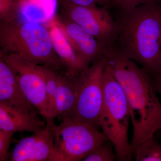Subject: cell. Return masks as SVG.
Listing matches in <instances>:
<instances>
[{"label":"cell","mask_w":161,"mask_h":161,"mask_svg":"<svg viewBox=\"0 0 161 161\" xmlns=\"http://www.w3.org/2000/svg\"><path fill=\"white\" fill-rule=\"evenodd\" d=\"M103 55L126 98L133 128L130 145L134 154L143 143L161 130V103L150 75L115 45L106 47Z\"/></svg>","instance_id":"1"},{"label":"cell","mask_w":161,"mask_h":161,"mask_svg":"<svg viewBox=\"0 0 161 161\" xmlns=\"http://www.w3.org/2000/svg\"><path fill=\"white\" fill-rule=\"evenodd\" d=\"M115 45L125 57L155 78L161 71V0L120 11L115 19Z\"/></svg>","instance_id":"2"},{"label":"cell","mask_w":161,"mask_h":161,"mask_svg":"<svg viewBox=\"0 0 161 161\" xmlns=\"http://www.w3.org/2000/svg\"><path fill=\"white\" fill-rule=\"evenodd\" d=\"M0 52L56 70H66L54 50L47 26L41 23L19 18L0 24Z\"/></svg>","instance_id":"3"},{"label":"cell","mask_w":161,"mask_h":161,"mask_svg":"<svg viewBox=\"0 0 161 161\" xmlns=\"http://www.w3.org/2000/svg\"><path fill=\"white\" fill-rule=\"evenodd\" d=\"M103 91L99 126L113 145L117 159L132 161L133 153L128 139L130 115L128 102L122 88L107 61Z\"/></svg>","instance_id":"4"},{"label":"cell","mask_w":161,"mask_h":161,"mask_svg":"<svg viewBox=\"0 0 161 161\" xmlns=\"http://www.w3.org/2000/svg\"><path fill=\"white\" fill-rule=\"evenodd\" d=\"M50 125L53 147L49 161H79L94 148L109 141L103 132L71 117Z\"/></svg>","instance_id":"5"},{"label":"cell","mask_w":161,"mask_h":161,"mask_svg":"<svg viewBox=\"0 0 161 161\" xmlns=\"http://www.w3.org/2000/svg\"><path fill=\"white\" fill-rule=\"evenodd\" d=\"M106 64L103 55L79 73L75 106L68 116L98 130L100 128L99 119L103 99V74Z\"/></svg>","instance_id":"6"},{"label":"cell","mask_w":161,"mask_h":161,"mask_svg":"<svg viewBox=\"0 0 161 161\" xmlns=\"http://www.w3.org/2000/svg\"><path fill=\"white\" fill-rule=\"evenodd\" d=\"M60 13L79 25L106 47L114 45L118 25L107 8L98 5L78 6L58 1Z\"/></svg>","instance_id":"7"},{"label":"cell","mask_w":161,"mask_h":161,"mask_svg":"<svg viewBox=\"0 0 161 161\" xmlns=\"http://www.w3.org/2000/svg\"><path fill=\"white\" fill-rule=\"evenodd\" d=\"M11 69L24 97L38 113L48 119L45 75L43 66L32 63L17 55L0 52Z\"/></svg>","instance_id":"8"},{"label":"cell","mask_w":161,"mask_h":161,"mask_svg":"<svg viewBox=\"0 0 161 161\" xmlns=\"http://www.w3.org/2000/svg\"><path fill=\"white\" fill-rule=\"evenodd\" d=\"M52 20L62 31L87 66L103 56L105 47L73 20L61 13Z\"/></svg>","instance_id":"9"},{"label":"cell","mask_w":161,"mask_h":161,"mask_svg":"<svg viewBox=\"0 0 161 161\" xmlns=\"http://www.w3.org/2000/svg\"><path fill=\"white\" fill-rule=\"evenodd\" d=\"M53 147L50 125L46 124L43 130L18 141L9 161H49Z\"/></svg>","instance_id":"10"},{"label":"cell","mask_w":161,"mask_h":161,"mask_svg":"<svg viewBox=\"0 0 161 161\" xmlns=\"http://www.w3.org/2000/svg\"><path fill=\"white\" fill-rule=\"evenodd\" d=\"M36 110L0 101V128L8 132L33 133L43 130L46 125L39 119Z\"/></svg>","instance_id":"11"},{"label":"cell","mask_w":161,"mask_h":161,"mask_svg":"<svg viewBox=\"0 0 161 161\" xmlns=\"http://www.w3.org/2000/svg\"><path fill=\"white\" fill-rule=\"evenodd\" d=\"M79 73L76 74L67 70L58 72V84L55 98L54 118L68 117L73 111L78 92Z\"/></svg>","instance_id":"12"},{"label":"cell","mask_w":161,"mask_h":161,"mask_svg":"<svg viewBox=\"0 0 161 161\" xmlns=\"http://www.w3.org/2000/svg\"><path fill=\"white\" fill-rule=\"evenodd\" d=\"M46 26L54 50L67 70L78 74L88 66L77 53L62 31L53 20Z\"/></svg>","instance_id":"13"},{"label":"cell","mask_w":161,"mask_h":161,"mask_svg":"<svg viewBox=\"0 0 161 161\" xmlns=\"http://www.w3.org/2000/svg\"><path fill=\"white\" fill-rule=\"evenodd\" d=\"M44 75H45V86L47 102L48 119L46 123L54 122L53 117L54 110L55 100L57 94L58 84V72L47 67L43 66Z\"/></svg>","instance_id":"14"},{"label":"cell","mask_w":161,"mask_h":161,"mask_svg":"<svg viewBox=\"0 0 161 161\" xmlns=\"http://www.w3.org/2000/svg\"><path fill=\"white\" fill-rule=\"evenodd\" d=\"M136 161H161V144L154 137L145 141L134 153Z\"/></svg>","instance_id":"15"},{"label":"cell","mask_w":161,"mask_h":161,"mask_svg":"<svg viewBox=\"0 0 161 161\" xmlns=\"http://www.w3.org/2000/svg\"><path fill=\"white\" fill-rule=\"evenodd\" d=\"M114 147L107 141L96 146L83 159V161H115L117 159Z\"/></svg>","instance_id":"16"},{"label":"cell","mask_w":161,"mask_h":161,"mask_svg":"<svg viewBox=\"0 0 161 161\" xmlns=\"http://www.w3.org/2000/svg\"><path fill=\"white\" fill-rule=\"evenodd\" d=\"M21 0H0V24L20 18Z\"/></svg>","instance_id":"17"},{"label":"cell","mask_w":161,"mask_h":161,"mask_svg":"<svg viewBox=\"0 0 161 161\" xmlns=\"http://www.w3.org/2000/svg\"><path fill=\"white\" fill-rule=\"evenodd\" d=\"M154 1L156 0H107V8H113L120 11H129Z\"/></svg>","instance_id":"18"},{"label":"cell","mask_w":161,"mask_h":161,"mask_svg":"<svg viewBox=\"0 0 161 161\" xmlns=\"http://www.w3.org/2000/svg\"><path fill=\"white\" fill-rule=\"evenodd\" d=\"M14 133L0 128V161H7L9 158V147Z\"/></svg>","instance_id":"19"},{"label":"cell","mask_w":161,"mask_h":161,"mask_svg":"<svg viewBox=\"0 0 161 161\" xmlns=\"http://www.w3.org/2000/svg\"><path fill=\"white\" fill-rule=\"evenodd\" d=\"M0 83L19 87L14 74L9 65L3 60L1 56H0Z\"/></svg>","instance_id":"20"},{"label":"cell","mask_w":161,"mask_h":161,"mask_svg":"<svg viewBox=\"0 0 161 161\" xmlns=\"http://www.w3.org/2000/svg\"><path fill=\"white\" fill-rule=\"evenodd\" d=\"M73 5L78 6H92L100 5L107 8V0H58Z\"/></svg>","instance_id":"21"},{"label":"cell","mask_w":161,"mask_h":161,"mask_svg":"<svg viewBox=\"0 0 161 161\" xmlns=\"http://www.w3.org/2000/svg\"><path fill=\"white\" fill-rule=\"evenodd\" d=\"M154 83L156 84L161 83V71L159 75L155 78L153 80Z\"/></svg>","instance_id":"22"},{"label":"cell","mask_w":161,"mask_h":161,"mask_svg":"<svg viewBox=\"0 0 161 161\" xmlns=\"http://www.w3.org/2000/svg\"><path fill=\"white\" fill-rule=\"evenodd\" d=\"M154 84L157 91L161 95V83L156 84L154 83Z\"/></svg>","instance_id":"23"}]
</instances>
